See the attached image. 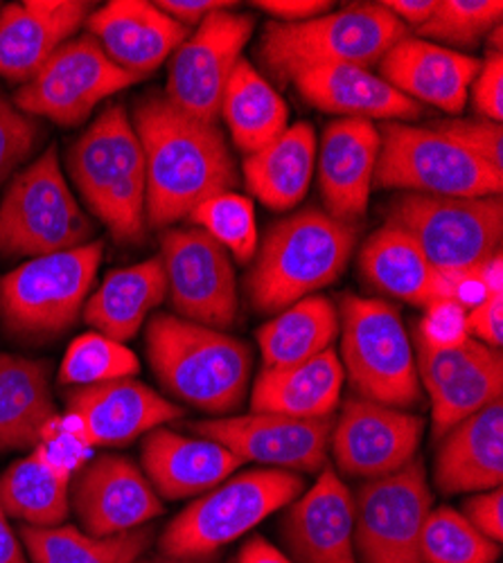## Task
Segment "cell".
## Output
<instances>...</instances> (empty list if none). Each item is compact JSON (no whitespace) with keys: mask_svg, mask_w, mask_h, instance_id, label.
Instances as JSON below:
<instances>
[{"mask_svg":"<svg viewBox=\"0 0 503 563\" xmlns=\"http://www.w3.org/2000/svg\"><path fill=\"white\" fill-rule=\"evenodd\" d=\"M133 122L145 154V219L152 228L186 219L204 201L236 187V161L217 124L183 113L165 96L145 98Z\"/></svg>","mask_w":503,"mask_h":563,"instance_id":"cell-1","label":"cell"},{"mask_svg":"<svg viewBox=\"0 0 503 563\" xmlns=\"http://www.w3.org/2000/svg\"><path fill=\"white\" fill-rule=\"evenodd\" d=\"M357 223L307 208L273 223L255 253L247 287L255 309L278 313L339 279L354 244Z\"/></svg>","mask_w":503,"mask_h":563,"instance_id":"cell-2","label":"cell"},{"mask_svg":"<svg viewBox=\"0 0 503 563\" xmlns=\"http://www.w3.org/2000/svg\"><path fill=\"white\" fill-rule=\"evenodd\" d=\"M147 354L161 384L199 410L231 412L247 397L251 350L221 330L163 313L147 324Z\"/></svg>","mask_w":503,"mask_h":563,"instance_id":"cell-3","label":"cell"},{"mask_svg":"<svg viewBox=\"0 0 503 563\" xmlns=\"http://www.w3.org/2000/svg\"><path fill=\"white\" fill-rule=\"evenodd\" d=\"M68 169L88 208L122 244L145 238V154L127 111L107 107L68 152Z\"/></svg>","mask_w":503,"mask_h":563,"instance_id":"cell-4","label":"cell"},{"mask_svg":"<svg viewBox=\"0 0 503 563\" xmlns=\"http://www.w3.org/2000/svg\"><path fill=\"white\" fill-rule=\"evenodd\" d=\"M408 27L384 3H354L300 23H266L260 36V62L281 81L324 66H380L382 57Z\"/></svg>","mask_w":503,"mask_h":563,"instance_id":"cell-5","label":"cell"},{"mask_svg":"<svg viewBox=\"0 0 503 563\" xmlns=\"http://www.w3.org/2000/svg\"><path fill=\"white\" fill-rule=\"evenodd\" d=\"M305 483L285 468H251L223 481L183 509L161 537V554L206 559L233 543L269 514L292 505Z\"/></svg>","mask_w":503,"mask_h":563,"instance_id":"cell-6","label":"cell"},{"mask_svg":"<svg viewBox=\"0 0 503 563\" xmlns=\"http://www.w3.org/2000/svg\"><path fill=\"white\" fill-rule=\"evenodd\" d=\"M341 365L359 397L391 408L423 401L416 354L400 311L380 298L341 300Z\"/></svg>","mask_w":503,"mask_h":563,"instance_id":"cell-7","label":"cell"},{"mask_svg":"<svg viewBox=\"0 0 503 563\" xmlns=\"http://www.w3.org/2000/svg\"><path fill=\"white\" fill-rule=\"evenodd\" d=\"M102 242L34 257L0 277V322L19 339L64 334L81 313L102 262Z\"/></svg>","mask_w":503,"mask_h":563,"instance_id":"cell-8","label":"cell"},{"mask_svg":"<svg viewBox=\"0 0 503 563\" xmlns=\"http://www.w3.org/2000/svg\"><path fill=\"white\" fill-rule=\"evenodd\" d=\"M373 187L429 197H499L503 174L453 145L431 126L386 122Z\"/></svg>","mask_w":503,"mask_h":563,"instance_id":"cell-9","label":"cell"},{"mask_svg":"<svg viewBox=\"0 0 503 563\" xmlns=\"http://www.w3.org/2000/svg\"><path fill=\"white\" fill-rule=\"evenodd\" d=\"M94 228L51 147L21 172L0 206V255L43 257L88 244Z\"/></svg>","mask_w":503,"mask_h":563,"instance_id":"cell-10","label":"cell"},{"mask_svg":"<svg viewBox=\"0 0 503 563\" xmlns=\"http://www.w3.org/2000/svg\"><path fill=\"white\" fill-rule=\"evenodd\" d=\"M386 223L402 228L440 273L472 268L501 253L499 197L402 195L393 201Z\"/></svg>","mask_w":503,"mask_h":563,"instance_id":"cell-11","label":"cell"},{"mask_svg":"<svg viewBox=\"0 0 503 563\" xmlns=\"http://www.w3.org/2000/svg\"><path fill=\"white\" fill-rule=\"evenodd\" d=\"M354 500V552L361 563H425L420 534L431 511L425 464L365 481Z\"/></svg>","mask_w":503,"mask_h":563,"instance_id":"cell-12","label":"cell"},{"mask_svg":"<svg viewBox=\"0 0 503 563\" xmlns=\"http://www.w3.org/2000/svg\"><path fill=\"white\" fill-rule=\"evenodd\" d=\"M133 81L139 79L118 68L88 34L66 41L17 92L14 104L30 118L41 115L73 126Z\"/></svg>","mask_w":503,"mask_h":563,"instance_id":"cell-13","label":"cell"},{"mask_svg":"<svg viewBox=\"0 0 503 563\" xmlns=\"http://www.w3.org/2000/svg\"><path fill=\"white\" fill-rule=\"evenodd\" d=\"M251 14L221 10L208 16L172 55L167 100L201 122L217 124L223 88L253 36Z\"/></svg>","mask_w":503,"mask_h":563,"instance_id":"cell-14","label":"cell"},{"mask_svg":"<svg viewBox=\"0 0 503 563\" xmlns=\"http://www.w3.org/2000/svg\"><path fill=\"white\" fill-rule=\"evenodd\" d=\"M167 296L181 318L226 330L238 318V277L231 255L201 228H167L161 234Z\"/></svg>","mask_w":503,"mask_h":563,"instance_id":"cell-15","label":"cell"},{"mask_svg":"<svg viewBox=\"0 0 503 563\" xmlns=\"http://www.w3.org/2000/svg\"><path fill=\"white\" fill-rule=\"evenodd\" d=\"M423 431L425 421L416 415L350 397L332 424L330 446L341 474L375 481L400 472L416 457Z\"/></svg>","mask_w":503,"mask_h":563,"instance_id":"cell-16","label":"cell"},{"mask_svg":"<svg viewBox=\"0 0 503 563\" xmlns=\"http://www.w3.org/2000/svg\"><path fill=\"white\" fill-rule=\"evenodd\" d=\"M418 379L431 399L434 438L442 440L456 424L501 401L503 356L474 339L451 350H434L416 341Z\"/></svg>","mask_w":503,"mask_h":563,"instance_id":"cell-17","label":"cell"},{"mask_svg":"<svg viewBox=\"0 0 503 563\" xmlns=\"http://www.w3.org/2000/svg\"><path fill=\"white\" fill-rule=\"evenodd\" d=\"M199 438L226 446L244 462L271 464L285 472H318L328 460L332 417L300 419L249 412L195 424Z\"/></svg>","mask_w":503,"mask_h":563,"instance_id":"cell-18","label":"cell"},{"mask_svg":"<svg viewBox=\"0 0 503 563\" xmlns=\"http://www.w3.org/2000/svg\"><path fill=\"white\" fill-rule=\"evenodd\" d=\"M66 401L68 415L57 417V427L90 449L127 444L183 415L176 404L131 377L81 386Z\"/></svg>","mask_w":503,"mask_h":563,"instance_id":"cell-19","label":"cell"},{"mask_svg":"<svg viewBox=\"0 0 503 563\" xmlns=\"http://www.w3.org/2000/svg\"><path fill=\"white\" fill-rule=\"evenodd\" d=\"M73 507L84 534L105 539L143 528L163 514V503L141 468L120 455H100L75 481Z\"/></svg>","mask_w":503,"mask_h":563,"instance_id":"cell-20","label":"cell"},{"mask_svg":"<svg viewBox=\"0 0 503 563\" xmlns=\"http://www.w3.org/2000/svg\"><path fill=\"white\" fill-rule=\"evenodd\" d=\"M316 154L326 212L354 223L369 208L380 156V129L371 120L339 118L326 126Z\"/></svg>","mask_w":503,"mask_h":563,"instance_id":"cell-21","label":"cell"},{"mask_svg":"<svg viewBox=\"0 0 503 563\" xmlns=\"http://www.w3.org/2000/svg\"><path fill=\"white\" fill-rule=\"evenodd\" d=\"M479 68L474 57L418 36H404L382 57L380 77L420 107L429 104L459 115L470 100Z\"/></svg>","mask_w":503,"mask_h":563,"instance_id":"cell-22","label":"cell"},{"mask_svg":"<svg viewBox=\"0 0 503 563\" xmlns=\"http://www.w3.org/2000/svg\"><path fill=\"white\" fill-rule=\"evenodd\" d=\"M86 23L107 57L135 79L154 73L190 36V27L145 0H113Z\"/></svg>","mask_w":503,"mask_h":563,"instance_id":"cell-23","label":"cell"},{"mask_svg":"<svg viewBox=\"0 0 503 563\" xmlns=\"http://www.w3.org/2000/svg\"><path fill=\"white\" fill-rule=\"evenodd\" d=\"M283 532L300 563H359L354 500L332 468H326L314 487L292 503Z\"/></svg>","mask_w":503,"mask_h":563,"instance_id":"cell-24","label":"cell"},{"mask_svg":"<svg viewBox=\"0 0 503 563\" xmlns=\"http://www.w3.org/2000/svg\"><path fill=\"white\" fill-rule=\"evenodd\" d=\"M90 3L25 0L0 12V77L28 84L88 19Z\"/></svg>","mask_w":503,"mask_h":563,"instance_id":"cell-25","label":"cell"},{"mask_svg":"<svg viewBox=\"0 0 503 563\" xmlns=\"http://www.w3.org/2000/svg\"><path fill=\"white\" fill-rule=\"evenodd\" d=\"M143 466L156 494L181 500L219 487L242 460L212 440L154 429L143 444Z\"/></svg>","mask_w":503,"mask_h":563,"instance_id":"cell-26","label":"cell"},{"mask_svg":"<svg viewBox=\"0 0 503 563\" xmlns=\"http://www.w3.org/2000/svg\"><path fill=\"white\" fill-rule=\"evenodd\" d=\"M292 81L303 100L324 113L371 122H404L423 115L418 102L404 98L400 90L369 68L324 66L303 70Z\"/></svg>","mask_w":503,"mask_h":563,"instance_id":"cell-27","label":"cell"},{"mask_svg":"<svg viewBox=\"0 0 503 563\" xmlns=\"http://www.w3.org/2000/svg\"><path fill=\"white\" fill-rule=\"evenodd\" d=\"M503 481V404L494 401L456 424L436 453L442 494H479Z\"/></svg>","mask_w":503,"mask_h":563,"instance_id":"cell-28","label":"cell"},{"mask_svg":"<svg viewBox=\"0 0 503 563\" xmlns=\"http://www.w3.org/2000/svg\"><path fill=\"white\" fill-rule=\"evenodd\" d=\"M359 271L373 289L408 302L429 307L440 300H451L447 277L425 257L408 234L386 223L365 240L359 253Z\"/></svg>","mask_w":503,"mask_h":563,"instance_id":"cell-29","label":"cell"},{"mask_svg":"<svg viewBox=\"0 0 503 563\" xmlns=\"http://www.w3.org/2000/svg\"><path fill=\"white\" fill-rule=\"evenodd\" d=\"M343 365L330 347L292 367H264L255 379L253 412H273L300 419L332 417L341 399Z\"/></svg>","mask_w":503,"mask_h":563,"instance_id":"cell-30","label":"cell"},{"mask_svg":"<svg viewBox=\"0 0 503 563\" xmlns=\"http://www.w3.org/2000/svg\"><path fill=\"white\" fill-rule=\"evenodd\" d=\"M167 296L161 255L107 275L102 287L84 305V320L102 336L124 343L139 334L147 313Z\"/></svg>","mask_w":503,"mask_h":563,"instance_id":"cell-31","label":"cell"},{"mask_svg":"<svg viewBox=\"0 0 503 563\" xmlns=\"http://www.w3.org/2000/svg\"><path fill=\"white\" fill-rule=\"evenodd\" d=\"M316 169V133L309 122L287 126L264 150L244 158L249 192L269 210H292L307 195Z\"/></svg>","mask_w":503,"mask_h":563,"instance_id":"cell-32","label":"cell"},{"mask_svg":"<svg viewBox=\"0 0 503 563\" xmlns=\"http://www.w3.org/2000/svg\"><path fill=\"white\" fill-rule=\"evenodd\" d=\"M48 377L45 361L0 354V451L41 442L43 429L55 417Z\"/></svg>","mask_w":503,"mask_h":563,"instance_id":"cell-33","label":"cell"},{"mask_svg":"<svg viewBox=\"0 0 503 563\" xmlns=\"http://www.w3.org/2000/svg\"><path fill=\"white\" fill-rule=\"evenodd\" d=\"M219 115L247 156L264 150L289 126L285 100L247 59H240L228 77Z\"/></svg>","mask_w":503,"mask_h":563,"instance_id":"cell-34","label":"cell"},{"mask_svg":"<svg viewBox=\"0 0 503 563\" xmlns=\"http://www.w3.org/2000/svg\"><path fill=\"white\" fill-rule=\"evenodd\" d=\"M339 311L324 296H307L260 327L258 345L264 367H292L332 347Z\"/></svg>","mask_w":503,"mask_h":563,"instance_id":"cell-35","label":"cell"},{"mask_svg":"<svg viewBox=\"0 0 503 563\" xmlns=\"http://www.w3.org/2000/svg\"><path fill=\"white\" fill-rule=\"evenodd\" d=\"M70 478L59 474L34 449L0 476V505L8 516L32 528H57L70 507Z\"/></svg>","mask_w":503,"mask_h":563,"instance_id":"cell-36","label":"cell"},{"mask_svg":"<svg viewBox=\"0 0 503 563\" xmlns=\"http://www.w3.org/2000/svg\"><path fill=\"white\" fill-rule=\"evenodd\" d=\"M21 539L34 563H135L152 543V530L135 528L96 539L73 526H23Z\"/></svg>","mask_w":503,"mask_h":563,"instance_id":"cell-37","label":"cell"},{"mask_svg":"<svg viewBox=\"0 0 503 563\" xmlns=\"http://www.w3.org/2000/svg\"><path fill=\"white\" fill-rule=\"evenodd\" d=\"M420 552L425 563H494L501 550L461 511L438 507L429 511L423 526Z\"/></svg>","mask_w":503,"mask_h":563,"instance_id":"cell-38","label":"cell"},{"mask_svg":"<svg viewBox=\"0 0 503 563\" xmlns=\"http://www.w3.org/2000/svg\"><path fill=\"white\" fill-rule=\"evenodd\" d=\"M141 363L129 347L102 334H84L75 339L62 361V386H96L139 374Z\"/></svg>","mask_w":503,"mask_h":563,"instance_id":"cell-39","label":"cell"},{"mask_svg":"<svg viewBox=\"0 0 503 563\" xmlns=\"http://www.w3.org/2000/svg\"><path fill=\"white\" fill-rule=\"evenodd\" d=\"M503 3L501 0H438L429 21L420 25L418 38L447 43L445 48H477L501 25Z\"/></svg>","mask_w":503,"mask_h":563,"instance_id":"cell-40","label":"cell"},{"mask_svg":"<svg viewBox=\"0 0 503 563\" xmlns=\"http://www.w3.org/2000/svg\"><path fill=\"white\" fill-rule=\"evenodd\" d=\"M193 223H199L204 232L231 253L240 262L253 260L258 253V225L253 203L236 192L217 195L201 206H197L190 217Z\"/></svg>","mask_w":503,"mask_h":563,"instance_id":"cell-41","label":"cell"},{"mask_svg":"<svg viewBox=\"0 0 503 563\" xmlns=\"http://www.w3.org/2000/svg\"><path fill=\"white\" fill-rule=\"evenodd\" d=\"M431 129L449 137L453 145H459L463 152L472 154L494 172L503 174V129L499 122H490L485 118H449L434 122Z\"/></svg>","mask_w":503,"mask_h":563,"instance_id":"cell-42","label":"cell"},{"mask_svg":"<svg viewBox=\"0 0 503 563\" xmlns=\"http://www.w3.org/2000/svg\"><path fill=\"white\" fill-rule=\"evenodd\" d=\"M36 137V120L14 109L0 96V187H3L12 169L34 150Z\"/></svg>","mask_w":503,"mask_h":563,"instance_id":"cell-43","label":"cell"},{"mask_svg":"<svg viewBox=\"0 0 503 563\" xmlns=\"http://www.w3.org/2000/svg\"><path fill=\"white\" fill-rule=\"evenodd\" d=\"M416 341L434 350H451L463 345L470 336L466 332V309L453 300H440L427 307L418 324Z\"/></svg>","mask_w":503,"mask_h":563,"instance_id":"cell-44","label":"cell"},{"mask_svg":"<svg viewBox=\"0 0 503 563\" xmlns=\"http://www.w3.org/2000/svg\"><path fill=\"white\" fill-rule=\"evenodd\" d=\"M472 104L481 118L490 122L503 120V57L501 53H490L481 64L472 86Z\"/></svg>","mask_w":503,"mask_h":563,"instance_id":"cell-45","label":"cell"},{"mask_svg":"<svg viewBox=\"0 0 503 563\" xmlns=\"http://www.w3.org/2000/svg\"><path fill=\"white\" fill-rule=\"evenodd\" d=\"M466 332L470 339L501 350L503 343V294H492L466 311Z\"/></svg>","mask_w":503,"mask_h":563,"instance_id":"cell-46","label":"cell"},{"mask_svg":"<svg viewBox=\"0 0 503 563\" xmlns=\"http://www.w3.org/2000/svg\"><path fill=\"white\" fill-rule=\"evenodd\" d=\"M466 519L490 541L501 543L503 539V494L501 487L490 492H479L468 498L461 511Z\"/></svg>","mask_w":503,"mask_h":563,"instance_id":"cell-47","label":"cell"},{"mask_svg":"<svg viewBox=\"0 0 503 563\" xmlns=\"http://www.w3.org/2000/svg\"><path fill=\"white\" fill-rule=\"evenodd\" d=\"M156 8L176 23L193 30V25H201L215 12L233 10L236 3H231V0H161Z\"/></svg>","mask_w":503,"mask_h":563,"instance_id":"cell-48","label":"cell"},{"mask_svg":"<svg viewBox=\"0 0 503 563\" xmlns=\"http://www.w3.org/2000/svg\"><path fill=\"white\" fill-rule=\"evenodd\" d=\"M253 8L278 16V23H300L330 12V3L326 0H258Z\"/></svg>","mask_w":503,"mask_h":563,"instance_id":"cell-49","label":"cell"},{"mask_svg":"<svg viewBox=\"0 0 503 563\" xmlns=\"http://www.w3.org/2000/svg\"><path fill=\"white\" fill-rule=\"evenodd\" d=\"M436 5L438 0H386L384 3V8H389L397 21L414 25L416 30L429 21Z\"/></svg>","mask_w":503,"mask_h":563,"instance_id":"cell-50","label":"cell"},{"mask_svg":"<svg viewBox=\"0 0 503 563\" xmlns=\"http://www.w3.org/2000/svg\"><path fill=\"white\" fill-rule=\"evenodd\" d=\"M238 563H294L278 548H273L266 539L253 537L240 552Z\"/></svg>","mask_w":503,"mask_h":563,"instance_id":"cell-51","label":"cell"},{"mask_svg":"<svg viewBox=\"0 0 503 563\" xmlns=\"http://www.w3.org/2000/svg\"><path fill=\"white\" fill-rule=\"evenodd\" d=\"M0 563H28L21 541L8 523V514L0 505Z\"/></svg>","mask_w":503,"mask_h":563,"instance_id":"cell-52","label":"cell"},{"mask_svg":"<svg viewBox=\"0 0 503 563\" xmlns=\"http://www.w3.org/2000/svg\"><path fill=\"white\" fill-rule=\"evenodd\" d=\"M135 563H215V561H210L208 556L206 559H181V556H165V554H161V556H150V559H139Z\"/></svg>","mask_w":503,"mask_h":563,"instance_id":"cell-53","label":"cell"}]
</instances>
